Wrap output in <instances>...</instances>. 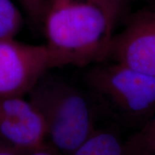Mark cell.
Returning a JSON list of instances; mask_svg holds the SVG:
<instances>
[{"mask_svg":"<svg viewBox=\"0 0 155 155\" xmlns=\"http://www.w3.org/2000/svg\"><path fill=\"white\" fill-rule=\"evenodd\" d=\"M51 68L46 45L0 40V98L21 96Z\"/></svg>","mask_w":155,"mask_h":155,"instance_id":"cell-4","label":"cell"},{"mask_svg":"<svg viewBox=\"0 0 155 155\" xmlns=\"http://www.w3.org/2000/svg\"><path fill=\"white\" fill-rule=\"evenodd\" d=\"M103 12L108 22L115 27L129 0H88Z\"/></svg>","mask_w":155,"mask_h":155,"instance_id":"cell-11","label":"cell"},{"mask_svg":"<svg viewBox=\"0 0 155 155\" xmlns=\"http://www.w3.org/2000/svg\"><path fill=\"white\" fill-rule=\"evenodd\" d=\"M32 155H52L51 154L48 152H36L34 153Z\"/></svg>","mask_w":155,"mask_h":155,"instance_id":"cell-14","label":"cell"},{"mask_svg":"<svg viewBox=\"0 0 155 155\" xmlns=\"http://www.w3.org/2000/svg\"><path fill=\"white\" fill-rule=\"evenodd\" d=\"M22 24V15L11 0H0V40L13 39Z\"/></svg>","mask_w":155,"mask_h":155,"instance_id":"cell-9","label":"cell"},{"mask_svg":"<svg viewBox=\"0 0 155 155\" xmlns=\"http://www.w3.org/2000/svg\"><path fill=\"white\" fill-rule=\"evenodd\" d=\"M43 26L51 68L84 66L108 58L114 28L88 0H54Z\"/></svg>","mask_w":155,"mask_h":155,"instance_id":"cell-1","label":"cell"},{"mask_svg":"<svg viewBox=\"0 0 155 155\" xmlns=\"http://www.w3.org/2000/svg\"><path fill=\"white\" fill-rule=\"evenodd\" d=\"M94 90L131 121L155 112V77L119 63L97 67L88 75Z\"/></svg>","mask_w":155,"mask_h":155,"instance_id":"cell-2","label":"cell"},{"mask_svg":"<svg viewBox=\"0 0 155 155\" xmlns=\"http://www.w3.org/2000/svg\"><path fill=\"white\" fill-rule=\"evenodd\" d=\"M126 155H155V118L131 136L124 146Z\"/></svg>","mask_w":155,"mask_h":155,"instance_id":"cell-8","label":"cell"},{"mask_svg":"<svg viewBox=\"0 0 155 155\" xmlns=\"http://www.w3.org/2000/svg\"><path fill=\"white\" fill-rule=\"evenodd\" d=\"M150 9L148 11H150L151 13L155 15V0H150Z\"/></svg>","mask_w":155,"mask_h":155,"instance_id":"cell-13","label":"cell"},{"mask_svg":"<svg viewBox=\"0 0 155 155\" xmlns=\"http://www.w3.org/2000/svg\"><path fill=\"white\" fill-rule=\"evenodd\" d=\"M42 112L48 134L60 150L75 152L92 134V115L87 101L72 88L57 87L32 102Z\"/></svg>","mask_w":155,"mask_h":155,"instance_id":"cell-3","label":"cell"},{"mask_svg":"<svg viewBox=\"0 0 155 155\" xmlns=\"http://www.w3.org/2000/svg\"><path fill=\"white\" fill-rule=\"evenodd\" d=\"M108 57L155 77V15L147 11L131 17L124 30L113 38Z\"/></svg>","mask_w":155,"mask_h":155,"instance_id":"cell-5","label":"cell"},{"mask_svg":"<svg viewBox=\"0 0 155 155\" xmlns=\"http://www.w3.org/2000/svg\"><path fill=\"white\" fill-rule=\"evenodd\" d=\"M0 155H16L8 147L0 143Z\"/></svg>","mask_w":155,"mask_h":155,"instance_id":"cell-12","label":"cell"},{"mask_svg":"<svg viewBox=\"0 0 155 155\" xmlns=\"http://www.w3.org/2000/svg\"><path fill=\"white\" fill-rule=\"evenodd\" d=\"M124 146L114 134H92L75 152V155H124Z\"/></svg>","mask_w":155,"mask_h":155,"instance_id":"cell-7","label":"cell"},{"mask_svg":"<svg viewBox=\"0 0 155 155\" xmlns=\"http://www.w3.org/2000/svg\"><path fill=\"white\" fill-rule=\"evenodd\" d=\"M42 112L21 96L0 98V138L19 149H35L47 135Z\"/></svg>","mask_w":155,"mask_h":155,"instance_id":"cell-6","label":"cell"},{"mask_svg":"<svg viewBox=\"0 0 155 155\" xmlns=\"http://www.w3.org/2000/svg\"><path fill=\"white\" fill-rule=\"evenodd\" d=\"M31 20L38 25H44L53 7L54 0H19Z\"/></svg>","mask_w":155,"mask_h":155,"instance_id":"cell-10","label":"cell"}]
</instances>
